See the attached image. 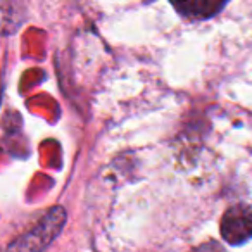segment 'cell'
I'll list each match as a JSON object with an SVG mask.
<instances>
[{"mask_svg":"<svg viewBox=\"0 0 252 252\" xmlns=\"http://www.w3.org/2000/svg\"><path fill=\"white\" fill-rule=\"evenodd\" d=\"M66 221V211L63 207H54L52 211L42 218L38 224L32 228L28 233L19 237L9 245L7 252H40L56 238Z\"/></svg>","mask_w":252,"mask_h":252,"instance_id":"cell-1","label":"cell"},{"mask_svg":"<svg viewBox=\"0 0 252 252\" xmlns=\"http://www.w3.org/2000/svg\"><path fill=\"white\" fill-rule=\"evenodd\" d=\"M221 235L230 245L245 244L252 238V209L235 206L224 213L221 221Z\"/></svg>","mask_w":252,"mask_h":252,"instance_id":"cell-2","label":"cell"},{"mask_svg":"<svg viewBox=\"0 0 252 252\" xmlns=\"http://www.w3.org/2000/svg\"><path fill=\"white\" fill-rule=\"evenodd\" d=\"M25 19L21 4H12V2H0V32L12 33L19 28V25Z\"/></svg>","mask_w":252,"mask_h":252,"instance_id":"cell-3","label":"cell"},{"mask_svg":"<svg viewBox=\"0 0 252 252\" xmlns=\"http://www.w3.org/2000/svg\"><path fill=\"white\" fill-rule=\"evenodd\" d=\"M223 7H224L223 2H183V4L176 5V9H178L182 14L189 16V18H195V19L211 18V16L216 14V12Z\"/></svg>","mask_w":252,"mask_h":252,"instance_id":"cell-4","label":"cell"},{"mask_svg":"<svg viewBox=\"0 0 252 252\" xmlns=\"http://www.w3.org/2000/svg\"><path fill=\"white\" fill-rule=\"evenodd\" d=\"M192 252H224V251H223V247H221L220 244H216V242H207V244L193 249Z\"/></svg>","mask_w":252,"mask_h":252,"instance_id":"cell-5","label":"cell"}]
</instances>
